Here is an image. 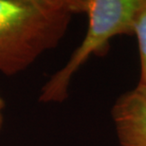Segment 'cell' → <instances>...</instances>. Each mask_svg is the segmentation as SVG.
<instances>
[{"label": "cell", "mask_w": 146, "mask_h": 146, "mask_svg": "<svg viewBox=\"0 0 146 146\" xmlns=\"http://www.w3.org/2000/svg\"><path fill=\"white\" fill-rule=\"evenodd\" d=\"M71 0H0V73L28 69L66 35Z\"/></svg>", "instance_id": "1"}, {"label": "cell", "mask_w": 146, "mask_h": 146, "mask_svg": "<svg viewBox=\"0 0 146 146\" xmlns=\"http://www.w3.org/2000/svg\"><path fill=\"white\" fill-rule=\"evenodd\" d=\"M143 0H71L74 13L87 18L81 44L68 61L46 81L40 90L42 104H61L68 97L71 80L92 55L104 54L110 41L119 35H133V23Z\"/></svg>", "instance_id": "2"}, {"label": "cell", "mask_w": 146, "mask_h": 146, "mask_svg": "<svg viewBox=\"0 0 146 146\" xmlns=\"http://www.w3.org/2000/svg\"><path fill=\"white\" fill-rule=\"evenodd\" d=\"M117 138L121 146H146V86L121 94L111 109Z\"/></svg>", "instance_id": "3"}, {"label": "cell", "mask_w": 146, "mask_h": 146, "mask_svg": "<svg viewBox=\"0 0 146 146\" xmlns=\"http://www.w3.org/2000/svg\"><path fill=\"white\" fill-rule=\"evenodd\" d=\"M133 35L136 36L138 41L141 60V76L139 84L146 86V0H143L134 19Z\"/></svg>", "instance_id": "4"}, {"label": "cell", "mask_w": 146, "mask_h": 146, "mask_svg": "<svg viewBox=\"0 0 146 146\" xmlns=\"http://www.w3.org/2000/svg\"><path fill=\"white\" fill-rule=\"evenodd\" d=\"M6 106V103L4 101V98L2 97L1 93H0V131H1L3 127V123H4V109Z\"/></svg>", "instance_id": "5"}]
</instances>
